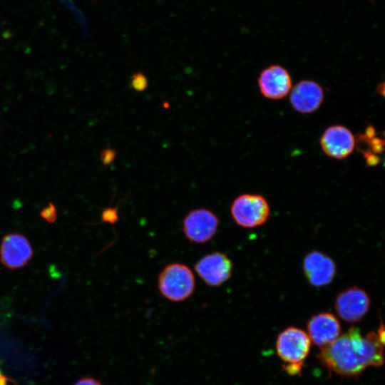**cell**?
<instances>
[{
    "label": "cell",
    "mask_w": 385,
    "mask_h": 385,
    "mask_svg": "<svg viewBox=\"0 0 385 385\" xmlns=\"http://www.w3.org/2000/svg\"><path fill=\"white\" fill-rule=\"evenodd\" d=\"M384 329L365 337L357 327H351L332 344L321 349L318 359L329 370L346 376H356L369 366L384 362Z\"/></svg>",
    "instance_id": "1"
},
{
    "label": "cell",
    "mask_w": 385,
    "mask_h": 385,
    "mask_svg": "<svg viewBox=\"0 0 385 385\" xmlns=\"http://www.w3.org/2000/svg\"><path fill=\"white\" fill-rule=\"evenodd\" d=\"M310 346L308 334L297 327H288L278 335L277 352L280 359L287 363L284 369L288 374L295 375L300 373Z\"/></svg>",
    "instance_id": "2"
},
{
    "label": "cell",
    "mask_w": 385,
    "mask_h": 385,
    "mask_svg": "<svg viewBox=\"0 0 385 385\" xmlns=\"http://www.w3.org/2000/svg\"><path fill=\"white\" fill-rule=\"evenodd\" d=\"M158 287L160 294L172 302H182L189 298L195 288V276L186 265L171 263L160 272Z\"/></svg>",
    "instance_id": "3"
},
{
    "label": "cell",
    "mask_w": 385,
    "mask_h": 385,
    "mask_svg": "<svg viewBox=\"0 0 385 385\" xmlns=\"http://www.w3.org/2000/svg\"><path fill=\"white\" fill-rule=\"evenodd\" d=\"M231 215L240 226L253 228L264 224L270 215L267 200L260 195L242 194L237 196L230 207Z\"/></svg>",
    "instance_id": "4"
},
{
    "label": "cell",
    "mask_w": 385,
    "mask_h": 385,
    "mask_svg": "<svg viewBox=\"0 0 385 385\" xmlns=\"http://www.w3.org/2000/svg\"><path fill=\"white\" fill-rule=\"evenodd\" d=\"M218 225V217L212 211L197 208L188 212L183 218V231L190 242L201 244L215 236Z\"/></svg>",
    "instance_id": "5"
},
{
    "label": "cell",
    "mask_w": 385,
    "mask_h": 385,
    "mask_svg": "<svg viewBox=\"0 0 385 385\" xmlns=\"http://www.w3.org/2000/svg\"><path fill=\"white\" fill-rule=\"evenodd\" d=\"M195 271L200 278L210 287H219L232 275V264L224 253L215 252L205 255L195 265Z\"/></svg>",
    "instance_id": "6"
},
{
    "label": "cell",
    "mask_w": 385,
    "mask_h": 385,
    "mask_svg": "<svg viewBox=\"0 0 385 385\" xmlns=\"http://www.w3.org/2000/svg\"><path fill=\"white\" fill-rule=\"evenodd\" d=\"M370 299L361 288L354 287L340 292L335 301V309L340 318L347 322H357L367 313Z\"/></svg>",
    "instance_id": "7"
},
{
    "label": "cell",
    "mask_w": 385,
    "mask_h": 385,
    "mask_svg": "<svg viewBox=\"0 0 385 385\" xmlns=\"http://www.w3.org/2000/svg\"><path fill=\"white\" fill-rule=\"evenodd\" d=\"M33 250L28 239L19 233L5 235L0 245V260L9 269L24 267L32 258Z\"/></svg>",
    "instance_id": "8"
},
{
    "label": "cell",
    "mask_w": 385,
    "mask_h": 385,
    "mask_svg": "<svg viewBox=\"0 0 385 385\" xmlns=\"http://www.w3.org/2000/svg\"><path fill=\"white\" fill-rule=\"evenodd\" d=\"M320 145L327 156L342 160L353 152L355 138L346 127L334 125L324 131L320 138Z\"/></svg>",
    "instance_id": "9"
},
{
    "label": "cell",
    "mask_w": 385,
    "mask_h": 385,
    "mask_svg": "<svg viewBox=\"0 0 385 385\" xmlns=\"http://www.w3.org/2000/svg\"><path fill=\"white\" fill-rule=\"evenodd\" d=\"M261 93L269 99L284 98L292 88L291 76L286 68L279 65H272L265 68L258 78Z\"/></svg>",
    "instance_id": "10"
},
{
    "label": "cell",
    "mask_w": 385,
    "mask_h": 385,
    "mask_svg": "<svg viewBox=\"0 0 385 385\" xmlns=\"http://www.w3.org/2000/svg\"><path fill=\"white\" fill-rule=\"evenodd\" d=\"M289 94L292 107L302 113H311L317 111L324 99L321 86L310 80H302L297 83Z\"/></svg>",
    "instance_id": "11"
},
{
    "label": "cell",
    "mask_w": 385,
    "mask_h": 385,
    "mask_svg": "<svg viewBox=\"0 0 385 385\" xmlns=\"http://www.w3.org/2000/svg\"><path fill=\"white\" fill-rule=\"evenodd\" d=\"M307 331L310 341L322 349L338 338L341 334V325L332 314L323 312L309 319Z\"/></svg>",
    "instance_id": "12"
},
{
    "label": "cell",
    "mask_w": 385,
    "mask_h": 385,
    "mask_svg": "<svg viewBox=\"0 0 385 385\" xmlns=\"http://www.w3.org/2000/svg\"><path fill=\"white\" fill-rule=\"evenodd\" d=\"M303 268L308 281L315 287L328 284L333 280L336 273L334 261L318 251H313L306 255Z\"/></svg>",
    "instance_id": "13"
},
{
    "label": "cell",
    "mask_w": 385,
    "mask_h": 385,
    "mask_svg": "<svg viewBox=\"0 0 385 385\" xmlns=\"http://www.w3.org/2000/svg\"><path fill=\"white\" fill-rule=\"evenodd\" d=\"M148 86V78L142 72H136L131 76L130 87L137 92L145 91Z\"/></svg>",
    "instance_id": "14"
},
{
    "label": "cell",
    "mask_w": 385,
    "mask_h": 385,
    "mask_svg": "<svg viewBox=\"0 0 385 385\" xmlns=\"http://www.w3.org/2000/svg\"><path fill=\"white\" fill-rule=\"evenodd\" d=\"M41 216L48 222H53L57 218V211L54 205L51 202L44 207L41 211Z\"/></svg>",
    "instance_id": "15"
},
{
    "label": "cell",
    "mask_w": 385,
    "mask_h": 385,
    "mask_svg": "<svg viewBox=\"0 0 385 385\" xmlns=\"http://www.w3.org/2000/svg\"><path fill=\"white\" fill-rule=\"evenodd\" d=\"M103 222L110 224L115 223L118 220V210L116 207H108L103 210L101 213Z\"/></svg>",
    "instance_id": "16"
},
{
    "label": "cell",
    "mask_w": 385,
    "mask_h": 385,
    "mask_svg": "<svg viewBox=\"0 0 385 385\" xmlns=\"http://www.w3.org/2000/svg\"><path fill=\"white\" fill-rule=\"evenodd\" d=\"M116 157V152L115 150L107 148L102 150L101 153V160L104 165H108L111 164Z\"/></svg>",
    "instance_id": "17"
},
{
    "label": "cell",
    "mask_w": 385,
    "mask_h": 385,
    "mask_svg": "<svg viewBox=\"0 0 385 385\" xmlns=\"http://www.w3.org/2000/svg\"><path fill=\"white\" fill-rule=\"evenodd\" d=\"M74 385H101V384L93 378H82Z\"/></svg>",
    "instance_id": "18"
}]
</instances>
